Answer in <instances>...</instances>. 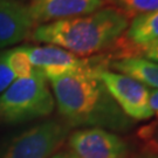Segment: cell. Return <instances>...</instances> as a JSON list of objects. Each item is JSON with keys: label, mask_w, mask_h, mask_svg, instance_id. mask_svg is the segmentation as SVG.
<instances>
[{"label": "cell", "mask_w": 158, "mask_h": 158, "mask_svg": "<svg viewBox=\"0 0 158 158\" xmlns=\"http://www.w3.org/2000/svg\"><path fill=\"white\" fill-rule=\"evenodd\" d=\"M15 79H17V76L13 74L10 67L6 64L4 54L0 53V94L5 90Z\"/></svg>", "instance_id": "15"}, {"label": "cell", "mask_w": 158, "mask_h": 158, "mask_svg": "<svg viewBox=\"0 0 158 158\" xmlns=\"http://www.w3.org/2000/svg\"><path fill=\"white\" fill-rule=\"evenodd\" d=\"M113 1H115V0H113Z\"/></svg>", "instance_id": "20"}, {"label": "cell", "mask_w": 158, "mask_h": 158, "mask_svg": "<svg viewBox=\"0 0 158 158\" xmlns=\"http://www.w3.org/2000/svg\"><path fill=\"white\" fill-rule=\"evenodd\" d=\"M69 129L57 119L38 123L13 138L2 158H48L67 138Z\"/></svg>", "instance_id": "4"}, {"label": "cell", "mask_w": 158, "mask_h": 158, "mask_svg": "<svg viewBox=\"0 0 158 158\" xmlns=\"http://www.w3.org/2000/svg\"><path fill=\"white\" fill-rule=\"evenodd\" d=\"M34 28L29 0H0V48L21 42Z\"/></svg>", "instance_id": "8"}, {"label": "cell", "mask_w": 158, "mask_h": 158, "mask_svg": "<svg viewBox=\"0 0 158 158\" xmlns=\"http://www.w3.org/2000/svg\"><path fill=\"white\" fill-rule=\"evenodd\" d=\"M149 108L152 115L158 117V89L149 93Z\"/></svg>", "instance_id": "17"}, {"label": "cell", "mask_w": 158, "mask_h": 158, "mask_svg": "<svg viewBox=\"0 0 158 158\" xmlns=\"http://www.w3.org/2000/svg\"><path fill=\"white\" fill-rule=\"evenodd\" d=\"M128 19L136 15L158 11V0H115Z\"/></svg>", "instance_id": "13"}, {"label": "cell", "mask_w": 158, "mask_h": 158, "mask_svg": "<svg viewBox=\"0 0 158 158\" xmlns=\"http://www.w3.org/2000/svg\"><path fill=\"white\" fill-rule=\"evenodd\" d=\"M104 0H29L35 27L44 23L87 15L101 10Z\"/></svg>", "instance_id": "9"}, {"label": "cell", "mask_w": 158, "mask_h": 158, "mask_svg": "<svg viewBox=\"0 0 158 158\" xmlns=\"http://www.w3.org/2000/svg\"><path fill=\"white\" fill-rule=\"evenodd\" d=\"M137 137L143 144L144 155L158 156V121L139 128Z\"/></svg>", "instance_id": "14"}, {"label": "cell", "mask_w": 158, "mask_h": 158, "mask_svg": "<svg viewBox=\"0 0 158 158\" xmlns=\"http://www.w3.org/2000/svg\"><path fill=\"white\" fill-rule=\"evenodd\" d=\"M55 107L47 80L35 72L15 79L0 94V124L15 125L49 116Z\"/></svg>", "instance_id": "3"}, {"label": "cell", "mask_w": 158, "mask_h": 158, "mask_svg": "<svg viewBox=\"0 0 158 158\" xmlns=\"http://www.w3.org/2000/svg\"><path fill=\"white\" fill-rule=\"evenodd\" d=\"M31 63L46 80L97 67H107L100 57L85 59L53 45L25 46Z\"/></svg>", "instance_id": "6"}, {"label": "cell", "mask_w": 158, "mask_h": 158, "mask_svg": "<svg viewBox=\"0 0 158 158\" xmlns=\"http://www.w3.org/2000/svg\"><path fill=\"white\" fill-rule=\"evenodd\" d=\"M129 26L124 13L114 7L39 25L32 31V40L61 47L81 57L113 47Z\"/></svg>", "instance_id": "2"}, {"label": "cell", "mask_w": 158, "mask_h": 158, "mask_svg": "<svg viewBox=\"0 0 158 158\" xmlns=\"http://www.w3.org/2000/svg\"><path fill=\"white\" fill-rule=\"evenodd\" d=\"M144 55L148 60H151L153 62L158 63V41L144 49Z\"/></svg>", "instance_id": "16"}, {"label": "cell", "mask_w": 158, "mask_h": 158, "mask_svg": "<svg viewBox=\"0 0 158 158\" xmlns=\"http://www.w3.org/2000/svg\"><path fill=\"white\" fill-rule=\"evenodd\" d=\"M69 148L77 158H127L129 152L124 139L101 128H85L73 132Z\"/></svg>", "instance_id": "7"}, {"label": "cell", "mask_w": 158, "mask_h": 158, "mask_svg": "<svg viewBox=\"0 0 158 158\" xmlns=\"http://www.w3.org/2000/svg\"><path fill=\"white\" fill-rule=\"evenodd\" d=\"M141 158H158V156H151V155H144Z\"/></svg>", "instance_id": "19"}, {"label": "cell", "mask_w": 158, "mask_h": 158, "mask_svg": "<svg viewBox=\"0 0 158 158\" xmlns=\"http://www.w3.org/2000/svg\"><path fill=\"white\" fill-rule=\"evenodd\" d=\"M2 54H4L6 64L10 67L13 74L17 76V79L26 77V76H29L36 72V69L31 63L27 52L25 49V46L15 47V48L5 51L2 52Z\"/></svg>", "instance_id": "12"}, {"label": "cell", "mask_w": 158, "mask_h": 158, "mask_svg": "<svg viewBox=\"0 0 158 158\" xmlns=\"http://www.w3.org/2000/svg\"><path fill=\"white\" fill-rule=\"evenodd\" d=\"M109 67L127 75L145 87L158 89V63L139 56H129L115 60Z\"/></svg>", "instance_id": "10"}, {"label": "cell", "mask_w": 158, "mask_h": 158, "mask_svg": "<svg viewBox=\"0 0 158 158\" xmlns=\"http://www.w3.org/2000/svg\"><path fill=\"white\" fill-rule=\"evenodd\" d=\"M124 36L128 42L141 48L142 52L158 41V11L136 15Z\"/></svg>", "instance_id": "11"}, {"label": "cell", "mask_w": 158, "mask_h": 158, "mask_svg": "<svg viewBox=\"0 0 158 158\" xmlns=\"http://www.w3.org/2000/svg\"><path fill=\"white\" fill-rule=\"evenodd\" d=\"M52 158H77V157H75L72 153H57V155L53 156Z\"/></svg>", "instance_id": "18"}, {"label": "cell", "mask_w": 158, "mask_h": 158, "mask_svg": "<svg viewBox=\"0 0 158 158\" xmlns=\"http://www.w3.org/2000/svg\"><path fill=\"white\" fill-rule=\"evenodd\" d=\"M96 73L114 101L130 119L144 121L152 117L149 108L150 90L145 85L107 67L98 68Z\"/></svg>", "instance_id": "5"}, {"label": "cell", "mask_w": 158, "mask_h": 158, "mask_svg": "<svg viewBox=\"0 0 158 158\" xmlns=\"http://www.w3.org/2000/svg\"><path fill=\"white\" fill-rule=\"evenodd\" d=\"M101 67L49 79L57 110L70 128L87 127L127 131L132 119L125 115L103 85L96 70Z\"/></svg>", "instance_id": "1"}]
</instances>
